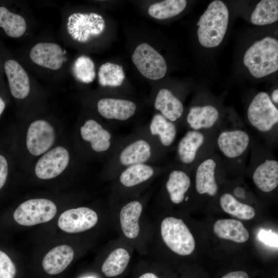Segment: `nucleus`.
Masks as SVG:
<instances>
[{
    "label": "nucleus",
    "mask_w": 278,
    "mask_h": 278,
    "mask_svg": "<svg viewBox=\"0 0 278 278\" xmlns=\"http://www.w3.org/2000/svg\"><path fill=\"white\" fill-rule=\"evenodd\" d=\"M83 278H95V277H83Z\"/></svg>",
    "instance_id": "37998d69"
},
{
    "label": "nucleus",
    "mask_w": 278,
    "mask_h": 278,
    "mask_svg": "<svg viewBox=\"0 0 278 278\" xmlns=\"http://www.w3.org/2000/svg\"><path fill=\"white\" fill-rule=\"evenodd\" d=\"M186 4L185 0H166L151 5L148 12L152 18L164 20L175 16L182 12Z\"/></svg>",
    "instance_id": "2f4dec72"
},
{
    "label": "nucleus",
    "mask_w": 278,
    "mask_h": 278,
    "mask_svg": "<svg viewBox=\"0 0 278 278\" xmlns=\"http://www.w3.org/2000/svg\"><path fill=\"white\" fill-rule=\"evenodd\" d=\"M29 56L35 64L51 70L60 69L64 61L61 47L51 42L37 43L31 49Z\"/></svg>",
    "instance_id": "9b49d317"
},
{
    "label": "nucleus",
    "mask_w": 278,
    "mask_h": 278,
    "mask_svg": "<svg viewBox=\"0 0 278 278\" xmlns=\"http://www.w3.org/2000/svg\"><path fill=\"white\" fill-rule=\"evenodd\" d=\"M161 235L167 247L177 254L188 255L195 249L194 237L181 219L173 217L164 218L161 224Z\"/></svg>",
    "instance_id": "7ed1b4c3"
},
{
    "label": "nucleus",
    "mask_w": 278,
    "mask_h": 278,
    "mask_svg": "<svg viewBox=\"0 0 278 278\" xmlns=\"http://www.w3.org/2000/svg\"><path fill=\"white\" fill-rule=\"evenodd\" d=\"M152 154L151 145L144 139L137 140L126 146L120 152L119 162L126 167L147 162Z\"/></svg>",
    "instance_id": "412c9836"
},
{
    "label": "nucleus",
    "mask_w": 278,
    "mask_h": 278,
    "mask_svg": "<svg viewBox=\"0 0 278 278\" xmlns=\"http://www.w3.org/2000/svg\"><path fill=\"white\" fill-rule=\"evenodd\" d=\"M219 118L217 109L212 105L193 106L187 115L186 121L189 126L195 131L213 127Z\"/></svg>",
    "instance_id": "aec40b11"
},
{
    "label": "nucleus",
    "mask_w": 278,
    "mask_h": 278,
    "mask_svg": "<svg viewBox=\"0 0 278 278\" xmlns=\"http://www.w3.org/2000/svg\"><path fill=\"white\" fill-rule=\"evenodd\" d=\"M204 141V136L200 131H188L180 140L178 145L177 153L180 161L185 164L193 163Z\"/></svg>",
    "instance_id": "b1692460"
},
{
    "label": "nucleus",
    "mask_w": 278,
    "mask_h": 278,
    "mask_svg": "<svg viewBox=\"0 0 278 278\" xmlns=\"http://www.w3.org/2000/svg\"><path fill=\"white\" fill-rule=\"evenodd\" d=\"M221 278H249V277L245 271H237L230 272Z\"/></svg>",
    "instance_id": "4c0bfd02"
},
{
    "label": "nucleus",
    "mask_w": 278,
    "mask_h": 278,
    "mask_svg": "<svg viewBox=\"0 0 278 278\" xmlns=\"http://www.w3.org/2000/svg\"><path fill=\"white\" fill-rule=\"evenodd\" d=\"M271 99L275 103H278V90L275 89L272 93Z\"/></svg>",
    "instance_id": "a19ab883"
},
{
    "label": "nucleus",
    "mask_w": 278,
    "mask_h": 278,
    "mask_svg": "<svg viewBox=\"0 0 278 278\" xmlns=\"http://www.w3.org/2000/svg\"><path fill=\"white\" fill-rule=\"evenodd\" d=\"M98 76L99 83L103 86H120L125 78L123 67L110 62L106 63L100 66Z\"/></svg>",
    "instance_id": "473e14b6"
},
{
    "label": "nucleus",
    "mask_w": 278,
    "mask_h": 278,
    "mask_svg": "<svg viewBox=\"0 0 278 278\" xmlns=\"http://www.w3.org/2000/svg\"><path fill=\"white\" fill-rule=\"evenodd\" d=\"M74 256L72 247L66 245L57 246L44 256L42 266L49 274L55 275L64 271L71 264Z\"/></svg>",
    "instance_id": "dca6fc26"
},
{
    "label": "nucleus",
    "mask_w": 278,
    "mask_h": 278,
    "mask_svg": "<svg viewBox=\"0 0 278 278\" xmlns=\"http://www.w3.org/2000/svg\"><path fill=\"white\" fill-rule=\"evenodd\" d=\"M8 166L6 159L0 155V189L3 187L8 176Z\"/></svg>",
    "instance_id": "e433bc0d"
},
{
    "label": "nucleus",
    "mask_w": 278,
    "mask_h": 278,
    "mask_svg": "<svg viewBox=\"0 0 278 278\" xmlns=\"http://www.w3.org/2000/svg\"><path fill=\"white\" fill-rule=\"evenodd\" d=\"M0 27L12 38L23 36L26 30V23L22 16L12 13L3 6L0 7Z\"/></svg>",
    "instance_id": "c756f323"
},
{
    "label": "nucleus",
    "mask_w": 278,
    "mask_h": 278,
    "mask_svg": "<svg viewBox=\"0 0 278 278\" xmlns=\"http://www.w3.org/2000/svg\"><path fill=\"white\" fill-rule=\"evenodd\" d=\"M132 60L140 73L148 79H160L166 73L167 67L164 58L147 43L137 46Z\"/></svg>",
    "instance_id": "423d86ee"
},
{
    "label": "nucleus",
    "mask_w": 278,
    "mask_h": 278,
    "mask_svg": "<svg viewBox=\"0 0 278 278\" xmlns=\"http://www.w3.org/2000/svg\"><path fill=\"white\" fill-rule=\"evenodd\" d=\"M136 105L126 99L104 98L97 103V110L104 118L120 121L126 120L135 114Z\"/></svg>",
    "instance_id": "ddd939ff"
},
{
    "label": "nucleus",
    "mask_w": 278,
    "mask_h": 278,
    "mask_svg": "<svg viewBox=\"0 0 278 278\" xmlns=\"http://www.w3.org/2000/svg\"><path fill=\"white\" fill-rule=\"evenodd\" d=\"M16 268L10 258L0 250V278H14Z\"/></svg>",
    "instance_id": "f704fd0d"
},
{
    "label": "nucleus",
    "mask_w": 278,
    "mask_h": 278,
    "mask_svg": "<svg viewBox=\"0 0 278 278\" xmlns=\"http://www.w3.org/2000/svg\"><path fill=\"white\" fill-rule=\"evenodd\" d=\"M255 185L260 190L268 193L278 185V162L275 160L267 159L254 171L252 176Z\"/></svg>",
    "instance_id": "6ab92c4d"
},
{
    "label": "nucleus",
    "mask_w": 278,
    "mask_h": 278,
    "mask_svg": "<svg viewBox=\"0 0 278 278\" xmlns=\"http://www.w3.org/2000/svg\"><path fill=\"white\" fill-rule=\"evenodd\" d=\"M154 107L171 122L180 118L184 111L181 101L167 89L159 90L154 101Z\"/></svg>",
    "instance_id": "4be33fe9"
},
{
    "label": "nucleus",
    "mask_w": 278,
    "mask_h": 278,
    "mask_svg": "<svg viewBox=\"0 0 278 278\" xmlns=\"http://www.w3.org/2000/svg\"><path fill=\"white\" fill-rule=\"evenodd\" d=\"M214 231L219 237L242 243L248 240L249 234L242 223L235 219H223L217 220Z\"/></svg>",
    "instance_id": "5701e85b"
},
{
    "label": "nucleus",
    "mask_w": 278,
    "mask_h": 278,
    "mask_svg": "<svg viewBox=\"0 0 278 278\" xmlns=\"http://www.w3.org/2000/svg\"><path fill=\"white\" fill-rule=\"evenodd\" d=\"M56 213L57 207L51 201L33 199L21 203L14 211L13 218L20 225L32 226L50 221Z\"/></svg>",
    "instance_id": "39448f33"
},
{
    "label": "nucleus",
    "mask_w": 278,
    "mask_h": 278,
    "mask_svg": "<svg viewBox=\"0 0 278 278\" xmlns=\"http://www.w3.org/2000/svg\"><path fill=\"white\" fill-rule=\"evenodd\" d=\"M4 68L12 95L19 99L26 98L30 92V81L25 70L14 60H7Z\"/></svg>",
    "instance_id": "4468645a"
},
{
    "label": "nucleus",
    "mask_w": 278,
    "mask_h": 278,
    "mask_svg": "<svg viewBox=\"0 0 278 278\" xmlns=\"http://www.w3.org/2000/svg\"><path fill=\"white\" fill-rule=\"evenodd\" d=\"M216 163L211 158L202 161L198 166L196 172V188L200 194L215 196L218 187L215 180Z\"/></svg>",
    "instance_id": "a211bd4d"
},
{
    "label": "nucleus",
    "mask_w": 278,
    "mask_h": 278,
    "mask_svg": "<svg viewBox=\"0 0 278 278\" xmlns=\"http://www.w3.org/2000/svg\"><path fill=\"white\" fill-rule=\"evenodd\" d=\"M98 219L97 213L86 207H80L65 211L60 216L58 225L68 233H77L94 227Z\"/></svg>",
    "instance_id": "0eeeda50"
},
{
    "label": "nucleus",
    "mask_w": 278,
    "mask_h": 278,
    "mask_svg": "<svg viewBox=\"0 0 278 278\" xmlns=\"http://www.w3.org/2000/svg\"><path fill=\"white\" fill-rule=\"evenodd\" d=\"M5 107V103L3 99L0 97V116L3 113Z\"/></svg>",
    "instance_id": "79ce46f5"
},
{
    "label": "nucleus",
    "mask_w": 278,
    "mask_h": 278,
    "mask_svg": "<svg viewBox=\"0 0 278 278\" xmlns=\"http://www.w3.org/2000/svg\"><path fill=\"white\" fill-rule=\"evenodd\" d=\"M258 237L259 240L266 245L277 248V234L273 233L271 230H260Z\"/></svg>",
    "instance_id": "c9c22d12"
},
{
    "label": "nucleus",
    "mask_w": 278,
    "mask_h": 278,
    "mask_svg": "<svg viewBox=\"0 0 278 278\" xmlns=\"http://www.w3.org/2000/svg\"><path fill=\"white\" fill-rule=\"evenodd\" d=\"M229 12L221 1L212 2L197 23V36L200 44L206 48L218 46L228 29Z\"/></svg>",
    "instance_id": "f257e3e1"
},
{
    "label": "nucleus",
    "mask_w": 278,
    "mask_h": 278,
    "mask_svg": "<svg viewBox=\"0 0 278 278\" xmlns=\"http://www.w3.org/2000/svg\"><path fill=\"white\" fill-rule=\"evenodd\" d=\"M243 62L250 73L256 78L278 70V41L266 37L252 44L244 54Z\"/></svg>",
    "instance_id": "f03ea898"
},
{
    "label": "nucleus",
    "mask_w": 278,
    "mask_h": 278,
    "mask_svg": "<svg viewBox=\"0 0 278 278\" xmlns=\"http://www.w3.org/2000/svg\"><path fill=\"white\" fill-rule=\"evenodd\" d=\"M251 22L255 25L263 26L272 24L278 20V1L262 0L253 11Z\"/></svg>",
    "instance_id": "c85d7f7f"
},
{
    "label": "nucleus",
    "mask_w": 278,
    "mask_h": 278,
    "mask_svg": "<svg viewBox=\"0 0 278 278\" xmlns=\"http://www.w3.org/2000/svg\"><path fill=\"white\" fill-rule=\"evenodd\" d=\"M142 211V203L136 200L128 202L121 208L119 213L120 227L127 238L134 239L138 236L139 219Z\"/></svg>",
    "instance_id": "f3484780"
},
{
    "label": "nucleus",
    "mask_w": 278,
    "mask_h": 278,
    "mask_svg": "<svg viewBox=\"0 0 278 278\" xmlns=\"http://www.w3.org/2000/svg\"><path fill=\"white\" fill-rule=\"evenodd\" d=\"M149 131L153 135L159 137L160 142L164 146H169L173 142L177 135L176 125L161 114H155L150 123Z\"/></svg>",
    "instance_id": "bb28decb"
},
{
    "label": "nucleus",
    "mask_w": 278,
    "mask_h": 278,
    "mask_svg": "<svg viewBox=\"0 0 278 278\" xmlns=\"http://www.w3.org/2000/svg\"><path fill=\"white\" fill-rule=\"evenodd\" d=\"M234 193L235 195L237 197H239V198L245 197V191L242 187H236L234 189Z\"/></svg>",
    "instance_id": "58836bf2"
},
{
    "label": "nucleus",
    "mask_w": 278,
    "mask_h": 278,
    "mask_svg": "<svg viewBox=\"0 0 278 278\" xmlns=\"http://www.w3.org/2000/svg\"><path fill=\"white\" fill-rule=\"evenodd\" d=\"M70 155L64 147L58 146L46 152L38 161L35 173L40 179L47 180L61 174L68 164Z\"/></svg>",
    "instance_id": "1a4fd4ad"
},
{
    "label": "nucleus",
    "mask_w": 278,
    "mask_h": 278,
    "mask_svg": "<svg viewBox=\"0 0 278 278\" xmlns=\"http://www.w3.org/2000/svg\"><path fill=\"white\" fill-rule=\"evenodd\" d=\"M130 259L127 250L117 248L113 250L103 262L101 271L107 277H114L121 274L126 269Z\"/></svg>",
    "instance_id": "a878e982"
},
{
    "label": "nucleus",
    "mask_w": 278,
    "mask_h": 278,
    "mask_svg": "<svg viewBox=\"0 0 278 278\" xmlns=\"http://www.w3.org/2000/svg\"><path fill=\"white\" fill-rule=\"evenodd\" d=\"M83 140L90 143L92 149L97 152L108 150L111 145V133L94 119L86 120L80 128Z\"/></svg>",
    "instance_id": "2eb2a0df"
},
{
    "label": "nucleus",
    "mask_w": 278,
    "mask_h": 278,
    "mask_svg": "<svg viewBox=\"0 0 278 278\" xmlns=\"http://www.w3.org/2000/svg\"><path fill=\"white\" fill-rule=\"evenodd\" d=\"M247 117L256 129L267 132L277 124L278 110L269 95L265 92H260L251 101L247 110Z\"/></svg>",
    "instance_id": "20e7f679"
},
{
    "label": "nucleus",
    "mask_w": 278,
    "mask_h": 278,
    "mask_svg": "<svg viewBox=\"0 0 278 278\" xmlns=\"http://www.w3.org/2000/svg\"><path fill=\"white\" fill-rule=\"evenodd\" d=\"M55 140V132L53 126L44 120L32 122L28 128L26 136V146L33 155H39L49 149Z\"/></svg>",
    "instance_id": "6e6552de"
},
{
    "label": "nucleus",
    "mask_w": 278,
    "mask_h": 278,
    "mask_svg": "<svg viewBox=\"0 0 278 278\" xmlns=\"http://www.w3.org/2000/svg\"><path fill=\"white\" fill-rule=\"evenodd\" d=\"M105 22L102 16L96 13H73L68 19V32L74 40L85 42L91 36H97L101 33L97 25Z\"/></svg>",
    "instance_id": "9d476101"
},
{
    "label": "nucleus",
    "mask_w": 278,
    "mask_h": 278,
    "mask_svg": "<svg viewBox=\"0 0 278 278\" xmlns=\"http://www.w3.org/2000/svg\"><path fill=\"white\" fill-rule=\"evenodd\" d=\"M138 278H159L157 275L152 272H147L141 275Z\"/></svg>",
    "instance_id": "ea45409f"
},
{
    "label": "nucleus",
    "mask_w": 278,
    "mask_h": 278,
    "mask_svg": "<svg viewBox=\"0 0 278 278\" xmlns=\"http://www.w3.org/2000/svg\"><path fill=\"white\" fill-rule=\"evenodd\" d=\"M217 143L224 156L234 159L245 152L249 145L250 137L248 134L242 130L224 131L219 135Z\"/></svg>",
    "instance_id": "f8f14e48"
},
{
    "label": "nucleus",
    "mask_w": 278,
    "mask_h": 278,
    "mask_svg": "<svg viewBox=\"0 0 278 278\" xmlns=\"http://www.w3.org/2000/svg\"><path fill=\"white\" fill-rule=\"evenodd\" d=\"M154 173L153 167L145 163L128 166L119 176V182L124 186L131 187L150 179Z\"/></svg>",
    "instance_id": "cd10ccee"
},
{
    "label": "nucleus",
    "mask_w": 278,
    "mask_h": 278,
    "mask_svg": "<svg viewBox=\"0 0 278 278\" xmlns=\"http://www.w3.org/2000/svg\"><path fill=\"white\" fill-rule=\"evenodd\" d=\"M190 185V180L184 171L173 170L169 175L166 188L171 201L174 204L181 203Z\"/></svg>",
    "instance_id": "393cba45"
},
{
    "label": "nucleus",
    "mask_w": 278,
    "mask_h": 278,
    "mask_svg": "<svg viewBox=\"0 0 278 278\" xmlns=\"http://www.w3.org/2000/svg\"><path fill=\"white\" fill-rule=\"evenodd\" d=\"M220 204L225 212L241 220H250L255 215L254 208L240 202L229 193L224 194L221 196Z\"/></svg>",
    "instance_id": "7c9ffc66"
},
{
    "label": "nucleus",
    "mask_w": 278,
    "mask_h": 278,
    "mask_svg": "<svg viewBox=\"0 0 278 278\" xmlns=\"http://www.w3.org/2000/svg\"><path fill=\"white\" fill-rule=\"evenodd\" d=\"M73 72L78 80L86 83L92 82L96 76L93 62L90 58L84 56H80L76 60Z\"/></svg>",
    "instance_id": "72a5a7b5"
}]
</instances>
